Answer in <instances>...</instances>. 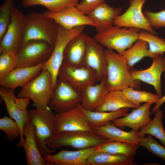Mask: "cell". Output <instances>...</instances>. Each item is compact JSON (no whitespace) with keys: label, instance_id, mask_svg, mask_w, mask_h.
I'll list each match as a JSON object with an SVG mask.
<instances>
[{"label":"cell","instance_id":"6da1fadb","mask_svg":"<svg viewBox=\"0 0 165 165\" xmlns=\"http://www.w3.org/2000/svg\"><path fill=\"white\" fill-rule=\"evenodd\" d=\"M104 52L107 63L106 80L109 91L123 90L129 87L140 89V81L132 77L125 58L111 49H105Z\"/></svg>","mask_w":165,"mask_h":165},{"label":"cell","instance_id":"7a4b0ae2","mask_svg":"<svg viewBox=\"0 0 165 165\" xmlns=\"http://www.w3.org/2000/svg\"><path fill=\"white\" fill-rule=\"evenodd\" d=\"M28 120L35 126L36 141L40 152L44 157L51 154L56 149L46 145V141L56 133L55 114L48 106L41 109H31L29 111Z\"/></svg>","mask_w":165,"mask_h":165},{"label":"cell","instance_id":"3957f363","mask_svg":"<svg viewBox=\"0 0 165 165\" xmlns=\"http://www.w3.org/2000/svg\"><path fill=\"white\" fill-rule=\"evenodd\" d=\"M57 24L43 13L31 12L26 15L22 44L31 40L46 41L54 46L57 36Z\"/></svg>","mask_w":165,"mask_h":165},{"label":"cell","instance_id":"277c9868","mask_svg":"<svg viewBox=\"0 0 165 165\" xmlns=\"http://www.w3.org/2000/svg\"><path fill=\"white\" fill-rule=\"evenodd\" d=\"M140 30L134 28H128L112 25L97 31L94 38L102 46L122 55L138 39Z\"/></svg>","mask_w":165,"mask_h":165},{"label":"cell","instance_id":"5b68a950","mask_svg":"<svg viewBox=\"0 0 165 165\" xmlns=\"http://www.w3.org/2000/svg\"><path fill=\"white\" fill-rule=\"evenodd\" d=\"M108 140L94 132L65 131L56 133L47 140L46 144L53 149L64 147L79 149L95 146Z\"/></svg>","mask_w":165,"mask_h":165},{"label":"cell","instance_id":"8992f818","mask_svg":"<svg viewBox=\"0 0 165 165\" xmlns=\"http://www.w3.org/2000/svg\"><path fill=\"white\" fill-rule=\"evenodd\" d=\"M53 91L50 72L46 70L42 71L22 87L17 97L31 99L36 109H43L48 106Z\"/></svg>","mask_w":165,"mask_h":165},{"label":"cell","instance_id":"52a82bcc","mask_svg":"<svg viewBox=\"0 0 165 165\" xmlns=\"http://www.w3.org/2000/svg\"><path fill=\"white\" fill-rule=\"evenodd\" d=\"M57 25V36L53 53L49 60L44 64L42 70L48 71L50 72L53 90L57 83L58 73L63 63L64 53L67 44L74 37L83 32L85 26H80L71 30H67L59 24Z\"/></svg>","mask_w":165,"mask_h":165},{"label":"cell","instance_id":"ba28073f","mask_svg":"<svg viewBox=\"0 0 165 165\" xmlns=\"http://www.w3.org/2000/svg\"><path fill=\"white\" fill-rule=\"evenodd\" d=\"M54 46L40 40H31L22 44L16 53V67H31L44 64L50 57Z\"/></svg>","mask_w":165,"mask_h":165},{"label":"cell","instance_id":"9c48e42d","mask_svg":"<svg viewBox=\"0 0 165 165\" xmlns=\"http://www.w3.org/2000/svg\"><path fill=\"white\" fill-rule=\"evenodd\" d=\"M82 93L69 83L58 79L48 106L57 113L69 111L80 104Z\"/></svg>","mask_w":165,"mask_h":165},{"label":"cell","instance_id":"30bf717a","mask_svg":"<svg viewBox=\"0 0 165 165\" xmlns=\"http://www.w3.org/2000/svg\"><path fill=\"white\" fill-rule=\"evenodd\" d=\"M14 90L1 86L0 96L6 106L10 117L14 120L19 126L21 136L16 145L17 147H22L25 140L23 130L26 123L28 120L29 111L27 109L29 100L25 98H16Z\"/></svg>","mask_w":165,"mask_h":165},{"label":"cell","instance_id":"8fae6325","mask_svg":"<svg viewBox=\"0 0 165 165\" xmlns=\"http://www.w3.org/2000/svg\"><path fill=\"white\" fill-rule=\"evenodd\" d=\"M26 17L20 10L14 7L7 30L0 40V53L8 51L16 53L22 44Z\"/></svg>","mask_w":165,"mask_h":165},{"label":"cell","instance_id":"7c38bea8","mask_svg":"<svg viewBox=\"0 0 165 165\" xmlns=\"http://www.w3.org/2000/svg\"><path fill=\"white\" fill-rule=\"evenodd\" d=\"M58 78L68 82L81 93L87 86L95 84L98 82L96 72L86 65L74 67L63 63L58 72Z\"/></svg>","mask_w":165,"mask_h":165},{"label":"cell","instance_id":"4fadbf2b","mask_svg":"<svg viewBox=\"0 0 165 165\" xmlns=\"http://www.w3.org/2000/svg\"><path fill=\"white\" fill-rule=\"evenodd\" d=\"M146 1L130 0L128 8L116 18L113 25L127 28H136L156 35L142 12V7Z\"/></svg>","mask_w":165,"mask_h":165},{"label":"cell","instance_id":"5bb4252c","mask_svg":"<svg viewBox=\"0 0 165 165\" xmlns=\"http://www.w3.org/2000/svg\"><path fill=\"white\" fill-rule=\"evenodd\" d=\"M55 119L57 133L72 131L94 132L80 104L68 112L57 113Z\"/></svg>","mask_w":165,"mask_h":165},{"label":"cell","instance_id":"9a60e30c","mask_svg":"<svg viewBox=\"0 0 165 165\" xmlns=\"http://www.w3.org/2000/svg\"><path fill=\"white\" fill-rule=\"evenodd\" d=\"M44 15L53 19L56 23L64 28L71 30L82 25L95 27L97 24L89 16L79 11L76 6H67L53 12L46 11Z\"/></svg>","mask_w":165,"mask_h":165},{"label":"cell","instance_id":"2e32d148","mask_svg":"<svg viewBox=\"0 0 165 165\" xmlns=\"http://www.w3.org/2000/svg\"><path fill=\"white\" fill-rule=\"evenodd\" d=\"M85 64L96 72L98 82L107 77V63L103 46L89 35Z\"/></svg>","mask_w":165,"mask_h":165},{"label":"cell","instance_id":"e0dca14e","mask_svg":"<svg viewBox=\"0 0 165 165\" xmlns=\"http://www.w3.org/2000/svg\"><path fill=\"white\" fill-rule=\"evenodd\" d=\"M130 73L134 79L152 86L157 94L162 97L161 77L165 72V57L158 56L154 59L152 65L146 69L138 70L131 69Z\"/></svg>","mask_w":165,"mask_h":165},{"label":"cell","instance_id":"ac0fdd59","mask_svg":"<svg viewBox=\"0 0 165 165\" xmlns=\"http://www.w3.org/2000/svg\"><path fill=\"white\" fill-rule=\"evenodd\" d=\"M95 146L76 151L62 149L55 154L44 157V159L54 165H88V159L96 152Z\"/></svg>","mask_w":165,"mask_h":165},{"label":"cell","instance_id":"d6986e66","mask_svg":"<svg viewBox=\"0 0 165 165\" xmlns=\"http://www.w3.org/2000/svg\"><path fill=\"white\" fill-rule=\"evenodd\" d=\"M88 36L82 32L68 42L64 53L63 64L74 67L86 65L85 59Z\"/></svg>","mask_w":165,"mask_h":165},{"label":"cell","instance_id":"ffe728a7","mask_svg":"<svg viewBox=\"0 0 165 165\" xmlns=\"http://www.w3.org/2000/svg\"><path fill=\"white\" fill-rule=\"evenodd\" d=\"M44 64L31 67H16L0 78L1 86L13 90L18 87H23L40 74Z\"/></svg>","mask_w":165,"mask_h":165},{"label":"cell","instance_id":"44dd1931","mask_svg":"<svg viewBox=\"0 0 165 165\" xmlns=\"http://www.w3.org/2000/svg\"><path fill=\"white\" fill-rule=\"evenodd\" d=\"M152 104L151 103H145L130 113L112 121V123L117 127H128L138 132L152 120L150 109Z\"/></svg>","mask_w":165,"mask_h":165},{"label":"cell","instance_id":"7402d4cb","mask_svg":"<svg viewBox=\"0 0 165 165\" xmlns=\"http://www.w3.org/2000/svg\"><path fill=\"white\" fill-rule=\"evenodd\" d=\"M35 127L29 120L25 123L23 134L25 137L22 147L25 154L28 165H54L44 160L37 144L35 135Z\"/></svg>","mask_w":165,"mask_h":165},{"label":"cell","instance_id":"603a6c76","mask_svg":"<svg viewBox=\"0 0 165 165\" xmlns=\"http://www.w3.org/2000/svg\"><path fill=\"white\" fill-rule=\"evenodd\" d=\"M106 78L104 77L99 83L88 85L83 90L80 104L82 108L94 111L101 104L106 94L109 91Z\"/></svg>","mask_w":165,"mask_h":165},{"label":"cell","instance_id":"cb8c5ba5","mask_svg":"<svg viewBox=\"0 0 165 165\" xmlns=\"http://www.w3.org/2000/svg\"><path fill=\"white\" fill-rule=\"evenodd\" d=\"M92 129L95 133L108 140L126 142L138 147L139 146L141 137L138 132L133 130L126 131L119 128L111 123L103 126L92 127Z\"/></svg>","mask_w":165,"mask_h":165},{"label":"cell","instance_id":"d4e9b609","mask_svg":"<svg viewBox=\"0 0 165 165\" xmlns=\"http://www.w3.org/2000/svg\"><path fill=\"white\" fill-rule=\"evenodd\" d=\"M122 9V7H113L104 2L87 15L97 24L95 28L97 31L112 25Z\"/></svg>","mask_w":165,"mask_h":165},{"label":"cell","instance_id":"484cf974","mask_svg":"<svg viewBox=\"0 0 165 165\" xmlns=\"http://www.w3.org/2000/svg\"><path fill=\"white\" fill-rule=\"evenodd\" d=\"M138 107L126 97L122 90H113L107 93L102 103L94 111L112 112L123 108Z\"/></svg>","mask_w":165,"mask_h":165},{"label":"cell","instance_id":"4316f807","mask_svg":"<svg viewBox=\"0 0 165 165\" xmlns=\"http://www.w3.org/2000/svg\"><path fill=\"white\" fill-rule=\"evenodd\" d=\"M134 157L96 152L88 160V165H137Z\"/></svg>","mask_w":165,"mask_h":165},{"label":"cell","instance_id":"83f0119b","mask_svg":"<svg viewBox=\"0 0 165 165\" xmlns=\"http://www.w3.org/2000/svg\"><path fill=\"white\" fill-rule=\"evenodd\" d=\"M82 109L92 127L104 126L116 119L125 116L128 113L129 108H123L109 112L90 111Z\"/></svg>","mask_w":165,"mask_h":165},{"label":"cell","instance_id":"f1b7e54d","mask_svg":"<svg viewBox=\"0 0 165 165\" xmlns=\"http://www.w3.org/2000/svg\"><path fill=\"white\" fill-rule=\"evenodd\" d=\"M126 59L129 70L139 61L145 57L154 59L157 57L149 50L148 42L138 39L130 48L125 50L122 54Z\"/></svg>","mask_w":165,"mask_h":165},{"label":"cell","instance_id":"f546056e","mask_svg":"<svg viewBox=\"0 0 165 165\" xmlns=\"http://www.w3.org/2000/svg\"><path fill=\"white\" fill-rule=\"evenodd\" d=\"M153 119L147 124L142 127L138 131L141 137L149 134L158 139L165 147V130L162 123L163 117V112L160 108L157 109L154 112Z\"/></svg>","mask_w":165,"mask_h":165},{"label":"cell","instance_id":"4dcf8cb0","mask_svg":"<svg viewBox=\"0 0 165 165\" xmlns=\"http://www.w3.org/2000/svg\"><path fill=\"white\" fill-rule=\"evenodd\" d=\"M96 152L134 157L138 148L136 145L121 141L107 140L96 146Z\"/></svg>","mask_w":165,"mask_h":165},{"label":"cell","instance_id":"1f68e13d","mask_svg":"<svg viewBox=\"0 0 165 165\" xmlns=\"http://www.w3.org/2000/svg\"><path fill=\"white\" fill-rule=\"evenodd\" d=\"M79 0H22L23 6L27 7L40 5L46 7L50 12H53L67 6H76Z\"/></svg>","mask_w":165,"mask_h":165},{"label":"cell","instance_id":"d6a6232c","mask_svg":"<svg viewBox=\"0 0 165 165\" xmlns=\"http://www.w3.org/2000/svg\"><path fill=\"white\" fill-rule=\"evenodd\" d=\"M126 97L138 107L141 103L156 104L161 98L157 94H154L146 91L136 90L129 87L122 90Z\"/></svg>","mask_w":165,"mask_h":165},{"label":"cell","instance_id":"836d02e7","mask_svg":"<svg viewBox=\"0 0 165 165\" xmlns=\"http://www.w3.org/2000/svg\"><path fill=\"white\" fill-rule=\"evenodd\" d=\"M138 39L146 41L149 51L157 57L163 56L165 52V39L161 38L146 31L142 30L139 33Z\"/></svg>","mask_w":165,"mask_h":165},{"label":"cell","instance_id":"e575fe53","mask_svg":"<svg viewBox=\"0 0 165 165\" xmlns=\"http://www.w3.org/2000/svg\"><path fill=\"white\" fill-rule=\"evenodd\" d=\"M0 129L5 133L9 141H13L21 137V130L19 126L10 117L4 116L0 119Z\"/></svg>","mask_w":165,"mask_h":165},{"label":"cell","instance_id":"d590c367","mask_svg":"<svg viewBox=\"0 0 165 165\" xmlns=\"http://www.w3.org/2000/svg\"><path fill=\"white\" fill-rule=\"evenodd\" d=\"M0 55V78L16 68L17 59L16 53L8 52H1Z\"/></svg>","mask_w":165,"mask_h":165},{"label":"cell","instance_id":"8d00e7d4","mask_svg":"<svg viewBox=\"0 0 165 165\" xmlns=\"http://www.w3.org/2000/svg\"><path fill=\"white\" fill-rule=\"evenodd\" d=\"M13 0H6L0 7V40L3 38L9 24L12 10L15 7Z\"/></svg>","mask_w":165,"mask_h":165},{"label":"cell","instance_id":"74e56055","mask_svg":"<svg viewBox=\"0 0 165 165\" xmlns=\"http://www.w3.org/2000/svg\"><path fill=\"white\" fill-rule=\"evenodd\" d=\"M139 146H142L165 161V147L160 144L152 135L141 138Z\"/></svg>","mask_w":165,"mask_h":165},{"label":"cell","instance_id":"f35d334b","mask_svg":"<svg viewBox=\"0 0 165 165\" xmlns=\"http://www.w3.org/2000/svg\"><path fill=\"white\" fill-rule=\"evenodd\" d=\"M143 14L153 28L158 29L165 27V10L153 12L146 9Z\"/></svg>","mask_w":165,"mask_h":165},{"label":"cell","instance_id":"ab89813d","mask_svg":"<svg viewBox=\"0 0 165 165\" xmlns=\"http://www.w3.org/2000/svg\"><path fill=\"white\" fill-rule=\"evenodd\" d=\"M105 0H82L76 6L83 14L87 15L96 7L104 3Z\"/></svg>","mask_w":165,"mask_h":165},{"label":"cell","instance_id":"60d3db41","mask_svg":"<svg viewBox=\"0 0 165 165\" xmlns=\"http://www.w3.org/2000/svg\"><path fill=\"white\" fill-rule=\"evenodd\" d=\"M165 102V94L164 95L161 97L158 101L156 104L152 108L150 112V114H152L154 113Z\"/></svg>","mask_w":165,"mask_h":165}]
</instances>
